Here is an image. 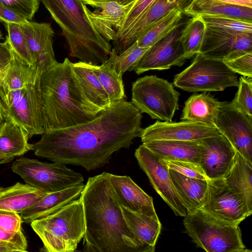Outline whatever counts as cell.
I'll list each match as a JSON object with an SVG mask.
<instances>
[{
  "label": "cell",
  "mask_w": 252,
  "mask_h": 252,
  "mask_svg": "<svg viewBox=\"0 0 252 252\" xmlns=\"http://www.w3.org/2000/svg\"><path fill=\"white\" fill-rule=\"evenodd\" d=\"M142 119L138 109L124 99L89 122L43 132L31 144V150L53 162L94 170L108 163L115 152L128 148L140 137Z\"/></svg>",
  "instance_id": "6da1fadb"
},
{
  "label": "cell",
  "mask_w": 252,
  "mask_h": 252,
  "mask_svg": "<svg viewBox=\"0 0 252 252\" xmlns=\"http://www.w3.org/2000/svg\"><path fill=\"white\" fill-rule=\"evenodd\" d=\"M109 175L103 172L89 178L81 192L85 221L83 251L153 252L129 229Z\"/></svg>",
  "instance_id": "7a4b0ae2"
},
{
  "label": "cell",
  "mask_w": 252,
  "mask_h": 252,
  "mask_svg": "<svg viewBox=\"0 0 252 252\" xmlns=\"http://www.w3.org/2000/svg\"><path fill=\"white\" fill-rule=\"evenodd\" d=\"M39 91L44 132L87 123L103 110L87 98L68 58L42 73Z\"/></svg>",
  "instance_id": "3957f363"
},
{
  "label": "cell",
  "mask_w": 252,
  "mask_h": 252,
  "mask_svg": "<svg viewBox=\"0 0 252 252\" xmlns=\"http://www.w3.org/2000/svg\"><path fill=\"white\" fill-rule=\"evenodd\" d=\"M39 0L62 29L71 57L92 65L108 60L111 45L89 19L82 0Z\"/></svg>",
  "instance_id": "277c9868"
},
{
  "label": "cell",
  "mask_w": 252,
  "mask_h": 252,
  "mask_svg": "<svg viewBox=\"0 0 252 252\" xmlns=\"http://www.w3.org/2000/svg\"><path fill=\"white\" fill-rule=\"evenodd\" d=\"M30 223L43 244L42 251L74 252L85 232L82 201L79 197L53 213Z\"/></svg>",
  "instance_id": "5b68a950"
},
{
  "label": "cell",
  "mask_w": 252,
  "mask_h": 252,
  "mask_svg": "<svg viewBox=\"0 0 252 252\" xmlns=\"http://www.w3.org/2000/svg\"><path fill=\"white\" fill-rule=\"evenodd\" d=\"M183 223L192 242L208 252H251L243 243L239 225L219 220L201 209L184 217Z\"/></svg>",
  "instance_id": "8992f818"
},
{
  "label": "cell",
  "mask_w": 252,
  "mask_h": 252,
  "mask_svg": "<svg viewBox=\"0 0 252 252\" xmlns=\"http://www.w3.org/2000/svg\"><path fill=\"white\" fill-rule=\"evenodd\" d=\"M189 66L174 76L175 86L189 92L222 91L238 87L236 73L222 61L195 55Z\"/></svg>",
  "instance_id": "52a82bcc"
},
{
  "label": "cell",
  "mask_w": 252,
  "mask_h": 252,
  "mask_svg": "<svg viewBox=\"0 0 252 252\" xmlns=\"http://www.w3.org/2000/svg\"><path fill=\"white\" fill-rule=\"evenodd\" d=\"M180 95L171 83L155 75L139 78L132 85V104L142 113L159 121L172 122Z\"/></svg>",
  "instance_id": "ba28073f"
},
{
  "label": "cell",
  "mask_w": 252,
  "mask_h": 252,
  "mask_svg": "<svg viewBox=\"0 0 252 252\" xmlns=\"http://www.w3.org/2000/svg\"><path fill=\"white\" fill-rule=\"evenodd\" d=\"M11 169L26 184L48 193L84 184L81 174L57 162L50 163L21 158L13 162Z\"/></svg>",
  "instance_id": "9c48e42d"
},
{
  "label": "cell",
  "mask_w": 252,
  "mask_h": 252,
  "mask_svg": "<svg viewBox=\"0 0 252 252\" xmlns=\"http://www.w3.org/2000/svg\"><path fill=\"white\" fill-rule=\"evenodd\" d=\"M39 79L24 88L0 93L5 120L9 119L24 129L31 138L44 132Z\"/></svg>",
  "instance_id": "30bf717a"
},
{
  "label": "cell",
  "mask_w": 252,
  "mask_h": 252,
  "mask_svg": "<svg viewBox=\"0 0 252 252\" xmlns=\"http://www.w3.org/2000/svg\"><path fill=\"white\" fill-rule=\"evenodd\" d=\"M200 209L235 225H239L252 213L244 197L230 187L224 178L208 180L206 193Z\"/></svg>",
  "instance_id": "8fae6325"
},
{
  "label": "cell",
  "mask_w": 252,
  "mask_h": 252,
  "mask_svg": "<svg viewBox=\"0 0 252 252\" xmlns=\"http://www.w3.org/2000/svg\"><path fill=\"white\" fill-rule=\"evenodd\" d=\"M140 167L153 187L177 216L185 217L187 209L173 183L169 168L163 159L143 144L134 153Z\"/></svg>",
  "instance_id": "7c38bea8"
},
{
  "label": "cell",
  "mask_w": 252,
  "mask_h": 252,
  "mask_svg": "<svg viewBox=\"0 0 252 252\" xmlns=\"http://www.w3.org/2000/svg\"><path fill=\"white\" fill-rule=\"evenodd\" d=\"M216 128L236 151L252 164V118L231 102H220L215 121Z\"/></svg>",
  "instance_id": "4fadbf2b"
},
{
  "label": "cell",
  "mask_w": 252,
  "mask_h": 252,
  "mask_svg": "<svg viewBox=\"0 0 252 252\" xmlns=\"http://www.w3.org/2000/svg\"><path fill=\"white\" fill-rule=\"evenodd\" d=\"M182 25L155 43L141 58L134 70L141 74L151 70H162L186 62L180 40Z\"/></svg>",
  "instance_id": "5bb4252c"
},
{
  "label": "cell",
  "mask_w": 252,
  "mask_h": 252,
  "mask_svg": "<svg viewBox=\"0 0 252 252\" xmlns=\"http://www.w3.org/2000/svg\"><path fill=\"white\" fill-rule=\"evenodd\" d=\"M220 135L217 128L200 122L184 120L180 122L157 121L143 128L140 137L142 142L158 140L199 141Z\"/></svg>",
  "instance_id": "9a60e30c"
},
{
  "label": "cell",
  "mask_w": 252,
  "mask_h": 252,
  "mask_svg": "<svg viewBox=\"0 0 252 252\" xmlns=\"http://www.w3.org/2000/svg\"><path fill=\"white\" fill-rule=\"evenodd\" d=\"M198 165L208 180L223 178L235 160L237 152L228 140L220 135L199 141Z\"/></svg>",
  "instance_id": "2e32d148"
},
{
  "label": "cell",
  "mask_w": 252,
  "mask_h": 252,
  "mask_svg": "<svg viewBox=\"0 0 252 252\" xmlns=\"http://www.w3.org/2000/svg\"><path fill=\"white\" fill-rule=\"evenodd\" d=\"M135 0L126 4L115 0L83 2L85 12L95 29L105 39L114 42L117 32Z\"/></svg>",
  "instance_id": "e0dca14e"
},
{
  "label": "cell",
  "mask_w": 252,
  "mask_h": 252,
  "mask_svg": "<svg viewBox=\"0 0 252 252\" xmlns=\"http://www.w3.org/2000/svg\"><path fill=\"white\" fill-rule=\"evenodd\" d=\"M240 51H252V34L206 27L199 53L223 61Z\"/></svg>",
  "instance_id": "ac0fdd59"
},
{
  "label": "cell",
  "mask_w": 252,
  "mask_h": 252,
  "mask_svg": "<svg viewBox=\"0 0 252 252\" xmlns=\"http://www.w3.org/2000/svg\"><path fill=\"white\" fill-rule=\"evenodd\" d=\"M20 26L28 42L32 64L42 74L58 63L53 47L54 30L48 23L28 21Z\"/></svg>",
  "instance_id": "d6986e66"
},
{
  "label": "cell",
  "mask_w": 252,
  "mask_h": 252,
  "mask_svg": "<svg viewBox=\"0 0 252 252\" xmlns=\"http://www.w3.org/2000/svg\"><path fill=\"white\" fill-rule=\"evenodd\" d=\"M192 0H156L131 26L126 33L114 43L117 53H121L134 43L171 10L184 9Z\"/></svg>",
  "instance_id": "ffe728a7"
},
{
  "label": "cell",
  "mask_w": 252,
  "mask_h": 252,
  "mask_svg": "<svg viewBox=\"0 0 252 252\" xmlns=\"http://www.w3.org/2000/svg\"><path fill=\"white\" fill-rule=\"evenodd\" d=\"M110 182L120 205L138 213L158 219L153 198L127 176L109 173Z\"/></svg>",
  "instance_id": "44dd1931"
},
{
  "label": "cell",
  "mask_w": 252,
  "mask_h": 252,
  "mask_svg": "<svg viewBox=\"0 0 252 252\" xmlns=\"http://www.w3.org/2000/svg\"><path fill=\"white\" fill-rule=\"evenodd\" d=\"M84 186V184L76 185L59 191L48 193L20 214L22 222L29 223L53 213L78 198Z\"/></svg>",
  "instance_id": "7402d4cb"
},
{
  "label": "cell",
  "mask_w": 252,
  "mask_h": 252,
  "mask_svg": "<svg viewBox=\"0 0 252 252\" xmlns=\"http://www.w3.org/2000/svg\"><path fill=\"white\" fill-rule=\"evenodd\" d=\"M29 139L26 131L19 125L6 119L0 126V164L9 162L31 150Z\"/></svg>",
  "instance_id": "603a6c76"
},
{
  "label": "cell",
  "mask_w": 252,
  "mask_h": 252,
  "mask_svg": "<svg viewBox=\"0 0 252 252\" xmlns=\"http://www.w3.org/2000/svg\"><path fill=\"white\" fill-rule=\"evenodd\" d=\"M142 144L161 158L198 164L201 151L199 141L158 140L144 142Z\"/></svg>",
  "instance_id": "cb8c5ba5"
},
{
  "label": "cell",
  "mask_w": 252,
  "mask_h": 252,
  "mask_svg": "<svg viewBox=\"0 0 252 252\" xmlns=\"http://www.w3.org/2000/svg\"><path fill=\"white\" fill-rule=\"evenodd\" d=\"M11 53L9 66L0 79V93L21 89L29 84L36 82L41 74L33 64L24 60L12 48Z\"/></svg>",
  "instance_id": "d4e9b609"
},
{
  "label": "cell",
  "mask_w": 252,
  "mask_h": 252,
  "mask_svg": "<svg viewBox=\"0 0 252 252\" xmlns=\"http://www.w3.org/2000/svg\"><path fill=\"white\" fill-rule=\"evenodd\" d=\"M48 193L28 184L0 187V209L20 214Z\"/></svg>",
  "instance_id": "484cf974"
},
{
  "label": "cell",
  "mask_w": 252,
  "mask_h": 252,
  "mask_svg": "<svg viewBox=\"0 0 252 252\" xmlns=\"http://www.w3.org/2000/svg\"><path fill=\"white\" fill-rule=\"evenodd\" d=\"M220 103L209 93L194 94L185 102L181 120L200 122L216 128L215 121Z\"/></svg>",
  "instance_id": "4316f807"
},
{
  "label": "cell",
  "mask_w": 252,
  "mask_h": 252,
  "mask_svg": "<svg viewBox=\"0 0 252 252\" xmlns=\"http://www.w3.org/2000/svg\"><path fill=\"white\" fill-rule=\"evenodd\" d=\"M176 190L185 204L188 213L200 209L208 187V179L191 178L169 169Z\"/></svg>",
  "instance_id": "83f0119b"
},
{
  "label": "cell",
  "mask_w": 252,
  "mask_h": 252,
  "mask_svg": "<svg viewBox=\"0 0 252 252\" xmlns=\"http://www.w3.org/2000/svg\"><path fill=\"white\" fill-rule=\"evenodd\" d=\"M121 208L129 229L144 245L154 252L161 229L158 218L133 212L121 205Z\"/></svg>",
  "instance_id": "f1b7e54d"
},
{
  "label": "cell",
  "mask_w": 252,
  "mask_h": 252,
  "mask_svg": "<svg viewBox=\"0 0 252 252\" xmlns=\"http://www.w3.org/2000/svg\"><path fill=\"white\" fill-rule=\"evenodd\" d=\"M72 68L89 100L101 110L109 107L112 103L109 96L88 64L81 61L72 63Z\"/></svg>",
  "instance_id": "f546056e"
},
{
  "label": "cell",
  "mask_w": 252,
  "mask_h": 252,
  "mask_svg": "<svg viewBox=\"0 0 252 252\" xmlns=\"http://www.w3.org/2000/svg\"><path fill=\"white\" fill-rule=\"evenodd\" d=\"M191 17L201 14L224 15L252 22V8L224 3L215 0H192L184 10Z\"/></svg>",
  "instance_id": "4dcf8cb0"
},
{
  "label": "cell",
  "mask_w": 252,
  "mask_h": 252,
  "mask_svg": "<svg viewBox=\"0 0 252 252\" xmlns=\"http://www.w3.org/2000/svg\"><path fill=\"white\" fill-rule=\"evenodd\" d=\"M223 178L230 187L244 197L252 210V164L237 152L233 165Z\"/></svg>",
  "instance_id": "1f68e13d"
},
{
  "label": "cell",
  "mask_w": 252,
  "mask_h": 252,
  "mask_svg": "<svg viewBox=\"0 0 252 252\" xmlns=\"http://www.w3.org/2000/svg\"><path fill=\"white\" fill-rule=\"evenodd\" d=\"M184 10L175 8L171 10L136 40L141 48L151 47L165 37L172 31L182 25Z\"/></svg>",
  "instance_id": "d6a6232c"
},
{
  "label": "cell",
  "mask_w": 252,
  "mask_h": 252,
  "mask_svg": "<svg viewBox=\"0 0 252 252\" xmlns=\"http://www.w3.org/2000/svg\"><path fill=\"white\" fill-rule=\"evenodd\" d=\"M206 30L205 24L200 16L191 17L182 28L180 40L186 60L199 53Z\"/></svg>",
  "instance_id": "836d02e7"
},
{
  "label": "cell",
  "mask_w": 252,
  "mask_h": 252,
  "mask_svg": "<svg viewBox=\"0 0 252 252\" xmlns=\"http://www.w3.org/2000/svg\"><path fill=\"white\" fill-rule=\"evenodd\" d=\"M88 65L98 78L108 95L111 103L125 99L122 77L118 75L107 61L101 65Z\"/></svg>",
  "instance_id": "e575fe53"
},
{
  "label": "cell",
  "mask_w": 252,
  "mask_h": 252,
  "mask_svg": "<svg viewBox=\"0 0 252 252\" xmlns=\"http://www.w3.org/2000/svg\"><path fill=\"white\" fill-rule=\"evenodd\" d=\"M149 48L139 47L136 41L119 55L114 48H112L107 61L122 77L126 71L134 70L141 58Z\"/></svg>",
  "instance_id": "d590c367"
},
{
  "label": "cell",
  "mask_w": 252,
  "mask_h": 252,
  "mask_svg": "<svg viewBox=\"0 0 252 252\" xmlns=\"http://www.w3.org/2000/svg\"><path fill=\"white\" fill-rule=\"evenodd\" d=\"M197 16L201 17L208 28L252 34V22L220 15L201 14Z\"/></svg>",
  "instance_id": "8d00e7d4"
},
{
  "label": "cell",
  "mask_w": 252,
  "mask_h": 252,
  "mask_svg": "<svg viewBox=\"0 0 252 252\" xmlns=\"http://www.w3.org/2000/svg\"><path fill=\"white\" fill-rule=\"evenodd\" d=\"M7 38L11 48L24 60L32 64L28 42L20 25L4 23Z\"/></svg>",
  "instance_id": "74e56055"
},
{
  "label": "cell",
  "mask_w": 252,
  "mask_h": 252,
  "mask_svg": "<svg viewBox=\"0 0 252 252\" xmlns=\"http://www.w3.org/2000/svg\"><path fill=\"white\" fill-rule=\"evenodd\" d=\"M238 88V91L231 103L236 109L252 118V78L240 77Z\"/></svg>",
  "instance_id": "f35d334b"
},
{
  "label": "cell",
  "mask_w": 252,
  "mask_h": 252,
  "mask_svg": "<svg viewBox=\"0 0 252 252\" xmlns=\"http://www.w3.org/2000/svg\"><path fill=\"white\" fill-rule=\"evenodd\" d=\"M156 0H136L117 32L114 43L122 38L134 22L155 2Z\"/></svg>",
  "instance_id": "ab89813d"
},
{
  "label": "cell",
  "mask_w": 252,
  "mask_h": 252,
  "mask_svg": "<svg viewBox=\"0 0 252 252\" xmlns=\"http://www.w3.org/2000/svg\"><path fill=\"white\" fill-rule=\"evenodd\" d=\"M222 62L234 72L252 78V51H240Z\"/></svg>",
  "instance_id": "60d3db41"
},
{
  "label": "cell",
  "mask_w": 252,
  "mask_h": 252,
  "mask_svg": "<svg viewBox=\"0 0 252 252\" xmlns=\"http://www.w3.org/2000/svg\"><path fill=\"white\" fill-rule=\"evenodd\" d=\"M162 159L169 169L182 175L191 178L208 179L201 167L197 164L187 161Z\"/></svg>",
  "instance_id": "b9f144b4"
},
{
  "label": "cell",
  "mask_w": 252,
  "mask_h": 252,
  "mask_svg": "<svg viewBox=\"0 0 252 252\" xmlns=\"http://www.w3.org/2000/svg\"><path fill=\"white\" fill-rule=\"evenodd\" d=\"M0 2L9 7L26 19L31 21L37 12L39 0H0Z\"/></svg>",
  "instance_id": "7bdbcfd3"
},
{
  "label": "cell",
  "mask_w": 252,
  "mask_h": 252,
  "mask_svg": "<svg viewBox=\"0 0 252 252\" xmlns=\"http://www.w3.org/2000/svg\"><path fill=\"white\" fill-rule=\"evenodd\" d=\"M22 221L19 214L0 209V228L11 231L22 229Z\"/></svg>",
  "instance_id": "ee69618b"
},
{
  "label": "cell",
  "mask_w": 252,
  "mask_h": 252,
  "mask_svg": "<svg viewBox=\"0 0 252 252\" xmlns=\"http://www.w3.org/2000/svg\"><path fill=\"white\" fill-rule=\"evenodd\" d=\"M0 241L16 244L27 251V241L22 229L11 231L0 228Z\"/></svg>",
  "instance_id": "f6af8a7d"
},
{
  "label": "cell",
  "mask_w": 252,
  "mask_h": 252,
  "mask_svg": "<svg viewBox=\"0 0 252 252\" xmlns=\"http://www.w3.org/2000/svg\"><path fill=\"white\" fill-rule=\"evenodd\" d=\"M0 21L4 23H14L22 25L29 20L0 2Z\"/></svg>",
  "instance_id": "bcb514c9"
},
{
  "label": "cell",
  "mask_w": 252,
  "mask_h": 252,
  "mask_svg": "<svg viewBox=\"0 0 252 252\" xmlns=\"http://www.w3.org/2000/svg\"><path fill=\"white\" fill-rule=\"evenodd\" d=\"M11 48L6 37L4 42H0V79L6 72L11 61Z\"/></svg>",
  "instance_id": "7dc6e473"
},
{
  "label": "cell",
  "mask_w": 252,
  "mask_h": 252,
  "mask_svg": "<svg viewBox=\"0 0 252 252\" xmlns=\"http://www.w3.org/2000/svg\"><path fill=\"white\" fill-rule=\"evenodd\" d=\"M27 252L20 246L10 242L0 241V252Z\"/></svg>",
  "instance_id": "c3c4849f"
},
{
  "label": "cell",
  "mask_w": 252,
  "mask_h": 252,
  "mask_svg": "<svg viewBox=\"0 0 252 252\" xmlns=\"http://www.w3.org/2000/svg\"><path fill=\"white\" fill-rule=\"evenodd\" d=\"M226 4L252 8V0H215Z\"/></svg>",
  "instance_id": "681fc988"
},
{
  "label": "cell",
  "mask_w": 252,
  "mask_h": 252,
  "mask_svg": "<svg viewBox=\"0 0 252 252\" xmlns=\"http://www.w3.org/2000/svg\"><path fill=\"white\" fill-rule=\"evenodd\" d=\"M5 121V115L4 110L0 98V126Z\"/></svg>",
  "instance_id": "f907efd6"
},
{
  "label": "cell",
  "mask_w": 252,
  "mask_h": 252,
  "mask_svg": "<svg viewBox=\"0 0 252 252\" xmlns=\"http://www.w3.org/2000/svg\"><path fill=\"white\" fill-rule=\"evenodd\" d=\"M121 4H126L134 0H115Z\"/></svg>",
  "instance_id": "816d5d0a"
},
{
  "label": "cell",
  "mask_w": 252,
  "mask_h": 252,
  "mask_svg": "<svg viewBox=\"0 0 252 252\" xmlns=\"http://www.w3.org/2000/svg\"><path fill=\"white\" fill-rule=\"evenodd\" d=\"M83 2L91 1H107L113 0H82Z\"/></svg>",
  "instance_id": "f5cc1de1"
},
{
  "label": "cell",
  "mask_w": 252,
  "mask_h": 252,
  "mask_svg": "<svg viewBox=\"0 0 252 252\" xmlns=\"http://www.w3.org/2000/svg\"><path fill=\"white\" fill-rule=\"evenodd\" d=\"M2 38H3V37H2V34L1 30L0 29V39H2Z\"/></svg>",
  "instance_id": "db71d44e"
}]
</instances>
